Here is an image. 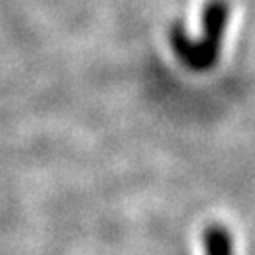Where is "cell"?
I'll return each mask as SVG.
<instances>
[{
  "instance_id": "cell-2",
  "label": "cell",
  "mask_w": 255,
  "mask_h": 255,
  "mask_svg": "<svg viewBox=\"0 0 255 255\" xmlns=\"http://www.w3.org/2000/svg\"><path fill=\"white\" fill-rule=\"evenodd\" d=\"M204 248L206 255H234V243L227 229L215 223L204 232Z\"/></svg>"
},
{
  "instance_id": "cell-1",
  "label": "cell",
  "mask_w": 255,
  "mask_h": 255,
  "mask_svg": "<svg viewBox=\"0 0 255 255\" xmlns=\"http://www.w3.org/2000/svg\"><path fill=\"white\" fill-rule=\"evenodd\" d=\"M227 16L229 7L223 0H211L207 4L204 11V27H206L204 43H191L179 25H175L170 32V43L177 57L193 69H206L215 64Z\"/></svg>"
}]
</instances>
